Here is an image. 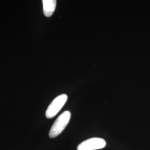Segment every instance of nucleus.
<instances>
[{"label": "nucleus", "mask_w": 150, "mask_h": 150, "mask_svg": "<svg viewBox=\"0 0 150 150\" xmlns=\"http://www.w3.org/2000/svg\"><path fill=\"white\" fill-rule=\"evenodd\" d=\"M106 145L105 140L101 138L93 137L81 142L77 150H97L103 149Z\"/></svg>", "instance_id": "3"}, {"label": "nucleus", "mask_w": 150, "mask_h": 150, "mask_svg": "<svg viewBox=\"0 0 150 150\" xmlns=\"http://www.w3.org/2000/svg\"><path fill=\"white\" fill-rule=\"evenodd\" d=\"M68 97L66 94H62L56 97L48 106L46 111V116L47 118L54 117L64 106Z\"/></svg>", "instance_id": "2"}, {"label": "nucleus", "mask_w": 150, "mask_h": 150, "mask_svg": "<svg viewBox=\"0 0 150 150\" xmlns=\"http://www.w3.org/2000/svg\"><path fill=\"white\" fill-rule=\"evenodd\" d=\"M56 0H43V13L45 16L49 17L53 15L56 7Z\"/></svg>", "instance_id": "4"}, {"label": "nucleus", "mask_w": 150, "mask_h": 150, "mask_svg": "<svg viewBox=\"0 0 150 150\" xmlns=\"http://www.w3.org/2000/svg\"><path fill=\"white\" fill-rule=\"evenodd\" d=\"M71 116V114L69 111H66L59 115L50 129V137L54 138L63 132L70 121Z\"/></svg>", "instance_id": "1"}]
</instances>
